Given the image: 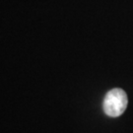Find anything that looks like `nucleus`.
I'll return each mask as SVG.
<instances>
[{
    "label": "nucleus",
    "instance_id": "f257e3e1",
    "mask_svg": "<svg viewBox=\"0 0 133 133\" xmlns=\"http://www.w3.org/2000/svg\"><path fill=\"white\" fill-rule=\"evenodd\" d=\"M127 104L128 99L126 93L120 88H114L107 93L103 108L107 115L116 117L123 114Z\"/></svg>",
    "mask_w": 133,
    "mask_h": 133
}]
</instances>
